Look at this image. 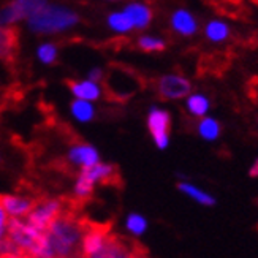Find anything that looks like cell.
<instances>
[{"mask_svg":"<svg viewBox=\"0 0 258 258\" xmlns=\"http://www.w3.org/2000/svg\"><path fill=\"white\" fill-rule=\"evenodd\" d=\"M72 114L78 122H91L95 117V106L94 102H87V100L75 98L72 102Z\"/></svg>","mask_w":258,"mask_h":258,"instance_id":"obj_21","label":"cell"},{"mask_svg":"<svg viewBox=\"0 0 258 258\" xmlns=\"http://www.w3.org/2000/svg\"><path fill=\"white\" fill-rule=\"evenodd\" d=\"M249 176L250 177H258V159H255L249 168Z\"/></svg>","mask_w":258,"mask_h":258,"instance_id":"obj_28","label":"cell"},{"mask_svg":"<svg viewBox=\"0 0 258 258\" xmlns=\"http://www.w3.org/2000/svg\"><path fill=\"white\" fill-rule=\"evenodd\" d=\"M8 236L13 239L26 256H54L46 233L32 227L26 220L19 217H10L7 222Z\"/></svg>","mask_w":258,"mask_h":258,"instance_id":"obj_2","label":"cell"},{"mask_svg":"<svg viewBox=\"0 0 258 258\" xmlns=\"http://www.w3.org/2000/svg\"><path fill=\"white\" fill-rule=\"evenodd\" d=\"M117 170L114 165L98 162L92 166L81 168L75 184V197L80 200H87L94 194V188L98 184H105L116 179Z\"/></svg>","mask_w":258,"mask_h":258,"instance_id":"obj_4","label":"cell"},{"mask_svg":"<svg viewBox=\"0 0 258 258\" xmlns=\"http://www.w3.org/2000/svg\"><path fill=\"white\" fill-rule=\"evenodd\" d=\"M87 78L89 80H92V81H97V83H100L105 78V72L100 69V67H94V69L87 73Z\"/></svg>","mask_w":258,"mask_h":258,"instance_id":"obj_27","label":"cell"},{"mask_svg":"<svg viewBox=\"0 0 258 258\" xmlns=\"http://www.w3.org/2000/svg\"><path fill=\"white\" fill-rule=\"evenodd\" d=\"M106 24H108L109 30H113L114 33H117V35H127V33L135 30L133 22L130 21L124 8L120 11H113V13H109L106 18Z\"/></svg>","mask_w":258,"mask_h":258,"instance_id":"obj_20","label":"cell"},{"mask_svg":"<svg viewBox=\"0 0 258 258\" xmlns=\"http://www.w3.org/2000/svg\"><path fill=\"white\" fill-rule=\"evenodd\" d=\"M78 22L80 16L76 11L59 5H44L27 18L29 29L35 33H59L75 27Z\"/></svg>","mask_w":258,"mask_h":258,"instance_id":"obj_3","label":"cell"},{"mask_svg":"<svg viewBox=\"0 0 258 258\" xmlns=\"http://www.w3.org/2000/svg\"><path fill=\"white\" fill-rule=\"evenodd\" d=\"M203 33H205V38L209 43L220 44V43H225L231 37V27L225 19L216 18L206 22L203 27Z\"/></svg>","mask_w":258,"mask_h":258,"instance_id":"obj_17","label":"cell"},{"mask_svg":"<svg viewBox=\"0 0 258 258\" xmlns=\"http://www.w3.org/2000/svg\"><path fill=\"white\" fill-rule=\"evenodd\" d=\"M0 201L7 211L8 217H27L35 203L30 198H22L16 195H0Z\"/></svg>","mask_w":258,"mask_h":258,"instance_id":"obj_16","label":"cell"},{"mask_svg":"<svg viewBox=\"0 0 258 258\" xmlns=\"http://www.w3.org/2000/svg\"><path fill=\"white\" fill-rule=\"evenodd\" d=\"M124 11L128 15L130 21L133 22L135 30H144L151 26V22L154 19V11L152 8L140 2V0H133V2L127 4L124 7Z\"/></svg>","mask_w":258,"mask_h":258,"instance_id":"obj_13","label":"cell"},{"mask_svg":"<svg viewBox=\"0 0 258 258\" xmlns=\"http://www.w3.org/2000/svg\"><path fill=\"white\" fill-rule=\"evenodd\" d=\"M67 86L75 98L87 100V102H97L103 95V87L100 86V83L89 80V78L83 81H69Z\"/></svg>","mask_w":258,"mask_h":258,"instance_id":"obj_14","label":"cell"},{"mask_svg":"<svg viewBox=\"0 0 258 258\" xmlns=\"http://www.w3.org/2000/svg\"><path fill=\"white\" fill-rule=\"evenodd\" d=\"M149 228V220L140 212H130L125 219V230L135 238H140L148 231Z\"/></svg>","mask_w":258,"mask_h":258,"instance_id":"obj_22","label":"cell"},{"mask_svg":"<svg viewBox=\"0 0 258 258\" xmlns=\"http://www.w3.org/2000/svg\"><path fill=\"white\" fill-rule=\"evenodd\" d=\"M18 30L0 24V60L13 62L18 52Z\"/></svg>","mask_w":258,"mask_h":258,"instance_id":"obj_15","label":"cell"},{"mask_svg":"<svg viewBox=\"0 0 258 258\" xmlns=\"http://www.w3.org/2000/svg\"><path fill=\"white\" fill-rule=\"evenodd\" d=\"M137 46L144 52H163L166 49V40L159 35L144 33L137 40Z\"/></svg>","mask_w":258,"mask_h":258,"instance_id":"obj_23","label":"cell"},{"mask_svg":"<svg viewBox=\"0 0 258 258\" xmlns=\"http://www.w3.org/2000/svg\"><path fill=\"white\" fill-rule=\"evenodd\" d=\"M177 190L181 192L184 197L190 198L192 201H195L197 205L200 206H205V208H214L217 205V198L212 195L208 190L201 188L200 185L194 184L187 181V179H181V181L177 182Z\"/></svg>","mask_w":258,"mask_h":258,"instance_id":"obj_12","label":"cell"},{"mask_svg":"<svg viewBox=\"0 0 258 258\" xmlns=\"http://www.w3.org/2000/svg\"><path fill=\"white\" fill-rule=\"evenodd\" d=\"M109 236V231L102 227H87L81 241V253L84 256L100 258Z\"/></svg>","mask_w":258,"mask_h":258,"instance_id":"obj_10","label":"cell"},{"mask_svg":"<svg viewBox=\"0 0 258 258\" xmlns=\"http://www.w3.org/2000/svg\"><path fill=\"white\" fill-rule=\"evenodd\" d=\"M111 2H119V0H111Z\"/></svg>","mask_w":258,"mask_h":258,"instance_id":"obj_31","label":"cell"},{"mask_svg":"<svg viewBox=\"0 0 258 258\" xmlns=\"http://www.w3.org/2000/svg\"><path fill=\"white\" fill-rule=\"evenodd\" d=\"M63 212V205L60 200H43L40 203L33 206V209L29 212L27 222L32 227H35L40 231H44L51 227V223L57 219Z\"/></svg>","mask_w":258,"mask_h":258,"instance_id":"obj_7","label":"cell"},{"mask_svg":"<svg viewBox=\"0 0 258 258\" xmlns=\"http://www.w3.org/2000/svg\"><path fill=\"white\" fill-rule=\"evenodd\" d=\"M194 91L192 81L187 76L179 73H166L162 75L157 81V92L163 100L168 102H177L184 100L190 92Z\"/></svg>","mask_w":258,"mask_h":258,"instance_id":"obj_6","label":"cell"},{"mask_svg":"<svg viewBox=\"0 0 258 258\" xmlns=\"http://www.w3.org/2000/svg\"><path fill=\"white\" fill-rule=\"evenodd\" d=\"M44 5H48V0H13L0 10V24L13 26L21 19L30 18Z\"/></svg>","mask_w":258,"mask_h":258,"instance_id":"obj_8","label":"cell"},{"mask_svg":"<svg viewBox=\"0 0 258 258\" xmlns=\"http://www.w3.org/2000/svg\"><path fill=\"white\" fill-rule=\"evenodd\" d=\"M7 233H8L7 223H2V222H0V239L5 238V236H7Z\"/></svg>","mask_w":258,"mask_h":258,"instance_id":"obj_30","label":"cell"},{"mask_svg":"<svg viewBox=\"0 0 258 258\" xmlns=\"http://www.w3.org/2000/svg\"><path fill=\"white\" fill-rule=\"evenodd\" d=\"M197 133L203 141L214 143V141H217L220 138V135H222V124L219 122V119L208 114L205 117L198 119Z\"/></svg>","mask_w":258,"mask_h":258,"instance_id":"obj_19","label":"cell"},{"mask_svg":"<svg viewBox=\"0 0 258 258\" xmlns=\"http://www.w3.org/2000/svg\"><path fill=\"white\" fill-rule=\"evenodd\" d=\"M168 24H170V29L176 35L184 37V38L195 37L200 30L198 18L187 8H176L170 15Z\"/></svg>","mask_w":258,"mask_h":258,"instance_id":"obj_9","label":"cell"},{"mask_svg":"<svg viewBox=\"0 0 258 258\" xmlns=\"http://www.w3.org/2000/svg\"><path fill=\"white\" fill-rule=\"evenodd\" d=\"M184 106L187 113L195 117H205L209 114L211 111V100L208 95H205L203 92H190L185 98H184Z\"/></svg>","mask_w":258,"mask_h":258,"instance_id":"obj_18","label":"cell"},{"mask_svg":"<svg viewBox=\"0 0 258 258\" xmlns=\"http://www.w3.org/2000/svg\"><path fill=\"white\" fill-rule=\"evenodd\" d=\"M171 124L173 117L170 111L160 106H151L146 116V127L151 135V138L159 151H166L171 143Z\"/></svg>","mask_w":258,"mask_h":258,"instance_id":"obj_5","label":"cell"},{"mask_svg":"<svg viewBox=\"0 0 258 258\" xmlns=\"http://www.w3.org/2000/svg\"><path fill=\"white\" fill-rule=\"evenodd\" d=\"M8 214H7V211H5V208H4V205H2V201H0V222L2 223H7L8 222Z\"/></svg>","mask_w":258,"mask_h":258,"instance_id":"obj_29","label":"cell"},{"mask_svg":"<svg viewBox=\"0 0 258 258\" xmlns=\"http://www.w3.org/2000/svg\"><path fill=\"white\" fill-rule=\"evenodd\" d=\"M38 59L43 63H54L55 59H57V48L51 43H44L38 48Z\"/></svg>","mask_w":258,"mask_h":258,"instance_id":"obj_26","label":"cell"},{"mask_svg":"<svg viewBox=\"0 0 258 258\" xmlns=\"http://www.w3.org/2000/svg\"><path fill=\"white\" fill-rule=\"evenodd\" d=\"M84 227L76 217L62 214L55 219L46 230V238L54 256H72L81 252V241Z\"/></svg>","mask_w":258,"mask_h":258,"instance_id":"obj_1","label":"cell"},{"mask_svg":"<svg viewBox=\"0 0 258 258\" xmlns=\"http://www.w3.org/2000/svg\"><path fill=\"white\" fill-rule=\"evenodd\" d=\"M69 160L72 165L80 166V168H87L92 166L100 162V154L94 148L92 144L87 143H76L69 149Z\"/></svg>","mask_w":258,"mask_h":258,"instance_id":"obj_11","label":"cell"},{"mask_svg":"<svg viewBox=\"0 0 258 258\" xmlns=\"http://www.w3.org/2000/svg\"><path fill=\"white\" fill-rule=\"evenodd\" d=\"M0 256H24V252L8 234L0 239Z\"/></svg>","mask_w":258,"mask_h":258,"instance_id":"obj_25","label":"cell"},{"mask_svg":"<svg viewBox=\"0 0 258 258\" xmlns=\"http://www.w3.org/2000/svg\"><path fill=\"white\" fill-rule=\"evenodd\" d=\"M125 256H132V250L120 239L109 236L100 258H125Z\"/></svg>","mask_w":258,"mask_h":258,"instance_id":"obj_24","label":"cell"}]
</instances>
